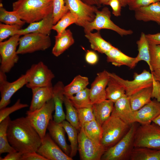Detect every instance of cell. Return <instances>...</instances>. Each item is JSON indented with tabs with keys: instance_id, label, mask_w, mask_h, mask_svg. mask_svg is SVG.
<instances>
[{
	"instance_id": "cell-24",
	"label": "cell",
	"mask_w": 160,
	"mask_h": 160,
	"mask_svg": "<svg viewBox=\"0 0 160 160\" xmlns=\"http://www.w3.org/2000/svg\"><path fill=\"white\" fill-rule=\"evenodd\" d=\"M105 55L107 61L116 66L125 65L132 69L136 65L135 63V57L126 55L114 46Z\"/></svg>"
},
{
	"instance_id": "cell-31",
	"label": "cell",
	"mask_w": 160,
	"mask_h": 160,
	"mask_svg": "<svg viewBox=\"0 0 160 160\" xmlns=\"http://www.w3.org/2000/svg\"><path fill=\"white\" fill-rule=\"evenodd\" d=\"M131 160H160V149L143 147H134Z\"/></svg>"
},
{
	"instance_id": "cell-44",
	"label": "cell",
	"mask_w": 160,
	"mask_h": 160,
	"mask_svg": "<svg viewBox=\"0 0 160 160\" xmlns=\"http://www.w3.org/2000/svg\"><path fill=\"white\" fill-rule=\"evenodd\" d=\"M28 106L27 104L21 103L20 99H18L16 103L11 107H5L0 110V122L9 116L11 113Z\"/></svg>"
},
{
	"instance_id": "cell-5",
	"label": "cell",
	"mask_w": 160,
	"mask_h": 160,
	"mask_svg": "<svg viewBox=\"0 0 160 160\" xmlns=\"http://www.w3.org/2000/svg\"><path fill=\"white\" fill-rule=\"evenodd\" d=\"M134 146L160 150V127L153 122L137 127Z\"/></svg>"
},
{
	"instance_id": "cell-12",
	"label": "cell",
	"mask_w": 160,
	"mask_h": 160,
	"mask_svg": "<svg viewBox=\"0 0 160 160\" xmlns=\"http://www.w3.org/2000/svg\"><path fill=\"white\" fill-rule=\"evenodd\" d=\"M109 74L124 87L125 94L128 97L143 89L152 86L153 75L146 70L140 74L135 73L134 79L132 81L125 80L113 73L109 72Z\"/></svg>"
},
{
	"instance_id": "cell-3",
	"label": "cell",
	"mask_w": 160,
	"mask_h": 160,
	"mask_svg": "<svg viewBox=\"0 0 160 160\" xmlns=\"http://www.w3.org/2000/svg\"><path fill=\"white\" fill-rule=\"evenodd\" d=\"M133 123L125 135L116 144L107 148L102 156L101 160L130 159L134 148V137L137 126Z\"/></svg>"
},
{
	"instance_id": "cell-35",
	"label": "cell",
	"mask_w": 160,
	"mask_h": 160,
	"mask_svg": "<svg viewBox=\"0 0 160 160\" xmlns=\"http://www.w3.org/2000/svg\"><path fill=\"white\" fill-rule=\"evenodd\" d=\"M86 134L98 144H101L103 130L102 126L95 119L87 122L82 127Z\"/></svg>"
},
{
	"instance_id": "cell-10",
	"label": "cell",
	"mask_w": 160,
	"mask_h": 160,
	"mask_svg": "<svg viewBox=\"0 0 160 160\" xmlns=\"http://www.w3.org/2000/svg\"><path fill=\"white\" fill-rule=\"evenodd\" d=\"M51 45L49 35L38 33H29L20 37L17 53L18 54L31 53L44 51Z\"/></svg>"
},
{
	"instance_id": "cell-56",
	"label": "cell",
	"mask_w": 160,
	"mask_h": 160,
	"mask_svg": "<svg viewBox=\"0 0 160 160\" xmlns=\"http://www.w3.org/2000/svg\"><path fill=\"white\" fill-rule=\"evenodd\" d=\"M111 0H100L101 5H107L108 3Z\"/></svg>"
},
{
	"instance_id": "cell-48",
	"label": "cell",
	"mask_w": 160,
	"mask_h": 160,
	"mask_svg": "<svg viewBox=\"0 0 160 160\" xmlns=\"http://www.w3.org/2000/svg\"><path fill=\"white\" fill-rule=\"evenodd\" d=\"M85 60L88 64L94 65L98 61V57L96 53L92 50H87L85 55Z\"/></svg>"
},
{
	"instance_id": "cell-9",
	"label": "cell",
	"mask_w": 160,
	"mask_h": 160,
	"mask_svg": "<svg viewBox=\"0 0 160 160\" xmlns=\"http://www.w3.org/2000/svg\"><path fill=\"white\" fill-rule=\"evenodd\" d=\"M20 36L16 34L6 41L0 42V71L5 73L9 72L18 62L17 49Z\"/></svg>"
},
{
	"instance_id": "cell-53",
	"label": "cell",
	"mask_w": 160,
	"mask_h": 160,
	"mask_svg": "<svg viewBox=\"0 0 160 160\" xmlns=\"http://www.w3.org/2000/svg\"><path fill=\"white\" fill-rule=\"evenodd\" d=\"M154 79L160 82V68L151 72Z\"/></svg>"
},
{
	"instance_id": "cell-1",
	"label": "cell",
	"mask_w": 160,
	"mask_h": 160,
	"mask_svg": "<svg viewBox=\"0 0 160 160\" xmlns=\"http://www.w3.org/2000/svg\"><path fill=\"white\" fill-rule=\"evenodd\" d=\"M7 135L11 145L23 154L36 152L42 143L39 135L26 116L11 120Z\"/></svg>"
},
{
	"instance_id": "cell-51",
	"label": "cell",
	"mask_w": 160,
	"mask_h": 160,
	"mask_svg": "<svg viewBox=\"0 0 160 160\" xmlns=\"http://www.w3.org/2000/svg\"><path fill=\"white\" fill-rule=\"evenodd\" d=\"M148 40L156 45H160V33L154 34H146Z\"/></svg>"
},
{
	"instance_id": "cell-49",
	"label": "cell",
	"mask_w": 160,
	"mask_h": 160,
	"mask_svg": "<svg viewBox=\"0 0 160 160\" xmlns=\"http://www.w3.org/2000/svg\"><path fill=\"white\" fill-rule=\"evenodd\" d=\"M151 98H155L160 102V82L153 78L152 84Z\"/></svg>"
},
{
	"instance_id": "cell-19",
	"label": "cell",
	"mask_w": 160,
	"mask_h": 160,
	"mask_svg": "<svg viewBox=\"0 0 160 160\" xmlns=\"http://www.w3.org/2000/svg\"><path fill=\"white\" fill-rule=\"evenodd\" d=\"M54 25L52 13L40 21L29 24L25 28L18 31L16 34L21 36L33 33L49 35Z\"/></svg>"
},
{
	"instance_id": "cell-13",
	"label": "cell",
	"mask_w": 160,
	"mask_h": 160,
	"mask_svg": "<svg viewBox=\"0 0 160 160\" xmlns=\"http://www.w3.org/2000/svg\"><path fill=\"white\" fill-rule=\"evenodd\" d=\"M64 0L69 11L77 18L76 25L84 28L94 20L98 10L96 6L88 5L81 0Z\"/></svg>"
},
{
	"instance_id": "cell-45",
	"label": "cell",
	"mask_w": 160,
	"mask_h": 160,
	"mask_svg": "<svg viewBox=\"0 0 160 160\" xmlns=\"http://www.w3.org/2000/svg\"><path fill=\"white\" fill-rule=\"evenodd\" d=\"M158 1H160V0H129L127 5L130 10L135 11L139 8Z\"/></svg>"
},
{
	"instance_id": "cell-11",
	"label": "cell",
	"mask_w": 160,
	"mask_h": 160,
	"mask_svg": "<svg viewBox=\"0 0 160 160\" xmlns=\"http://www.w3.org/2000/svg\"><path fill=\"white\" fill-rule=\"evenodd\" d=\"M78 133L79 151L81 160H100L106 148L89 137L81 127Z\"/></svg>"
},
{
	"instance_id": "cell-43",
	"label": "cell",
	"mask_w": 160,
	"mask_h": 160,
	"mask_svg": "<svg viewBox=\"0 0 160 160\" xmlns=\"http://www.w3.org/2000/svg\"><path fill=\"white\" fill-rule=\"evenodd\" d=\"M77 109L81 127L85 123L95 119L92 106Z\"/></svg>"
},
{
	"instance_id": "cell-46",
	"label": "cell",
	"mask_w": 160,
	"mask_h": 160,
	"mask_svg": "<svg viewBox=\"0 0 160 160\" xmlns=\"http://www.w3.org/2000/svg\"><path fill=\"white\" fill-rule=\"evenodd\" d=\"M107 5L110 6L112 9V14L115 16L121 15L122 5L120 0H111Z\"/></svg>"
},
{
	"instance_id": "cell-36",
	"label": "cell",
	"mask_w": 160,
	"mask_h": 160,
	"mask_svg": "<svg viewBox=\"0 0 160 160\" xmlns=\"http://www.w3.org/2000/svg\"><path fill=\"white\" fill-rule=\"evenodd\" d=\"M72 105L76 109L92 106L89 97V89L86 88L69 99Z\"/></svg>"
},
{
	"instance_id": "cell-15",
	"label": "cell",
	"mask_w": 160,
	"mask_h": 160,
	"mask_svg": "<svg viewBox=\"0 0 160 160\" xmlns=\"http://www.w3.org/2000/svg\"><path fill=\"white\" fill-rule=\"evenodd\" d=\"M36 152L47 160H72L53 140L49 133H46Z\"/></svg>"
},
{
	"instance_id": "cell-33",
	"label": "cell",
	"mask_w": 160,
	"mask_h": 160,
	"mask_svg": "<svg viewBox=\"0 0 160 160\" xmlns=\"http://www.w3.org/2000/svg\"><path fill=\"white\" fill-rule=\"evenodd\" d=\"M11 121L9 116L0 122V154L16 151L10 144L8 139L7 131Z\"/></svg>"
},
{
	"instance_id": "cell-40",
	"label": "cell",
	"mask_w": 160,
	"mask_h": 160,
	"mask_svg": "<svg viewBox=\"0 0 160 160\" xmlns=\"http://www.w3.org/2000/svg\"><path fill=\"white\" fill-rule=\"evenodd\" d=\"M150 54V69L151 71L160 68V45L149 41Z\"/></svg>"
},
{
	"instance_id": "cell-52",
	"label": "cell",
	"mask_w": 160,
	"mask_h": 160,
	"mask_svg": "<svg viewBox=\"0 0 160 160\" xmlns=\"http://www.w3.org/2000/svg\"><path fill=\"white\" fill-rule=\"evenodd\" d=\"M85 3L91 6H95L98 8L100 7L101 5L100 3V0H81Z\"/></svg>"
},
{
	"instance_id": "cell-50",
	"label": "cell",
	"mask_w": 160,
	"mask_h": 160,
	"mask_svg": "<svg viewBox=\"0 0 160 160\" xmlns=\"http://www.w3.org/2000/svg\"><path fill=\"white\" fill-rule=\"evenodd\" d=\"M23 153L16 151L8 153L4 158L0 157V160H21Z\"/></svg>"
},
{
	"instance_id": "cell-27",
	"label": "cell",
	"mask_w": 160,
	"mask_h": 160,
	"mask_svg": "<svg viewBox=\"0 0 160 160\" xmlns=\"http://www.w3.org/2000/svg\"><path fill=\"white\" fill-rule=\"evenodd\" d=\"M152 86L143 89L129 97L132 111L138 110L151 101Z\"/></svg>"
},
{
	"instance_id": "cell-26",
	"label": "cell",
	"mask_w": 160,
	"mask_h": 160,
	"mask_svg": "<svg viewBox=\"0 0 160 160\" xmlns=\"http://www.w3.org/2000/svg\"><path fill=\"white\" fill-rule=\"evenodd\" d=\"M114 103L108 99L92 105L95 120L101 126L111 116Z\"/></svg>"
},
{
	"instance_id": "cell-55",
	"label": "cell",
	"mask_w": 160,
	"mask_h": 160,
	"mask_svg": "<svg viewBox=\"0 0 160 160\" xmlns=\"http://www.w3.org/2000/svg\"><path fill=\"white\" fill-rule=\"evenodd\" d=\"M121 2L122 7H125L127 5L129 0H120Z\"/></svg>"
},
{
	"instance_id": "cell-42",
	"label": "cell",
	"mask_w": 160,
	"mask_h": 160,
	"mask_svg": "<svg viewBox=\"0 0 160 160\" xmlns=\"http://www.w3.org/2000/svg\"><path fill=\"white\" fill-rule=\"evenodd\" d=\"M22 26L18 25H8L0 23V42L3 41L10 36L16 35Z\"/></svg>"
},
{
	"instance_id": "cell-38",
	"label": "cell",
	"mask_w": 160,
	"mask_h": 160,
	"mask_svg": "<svg viewBox=\"0 0 160 160\" xmlns=\"http://www.w3.org/2000/svg\"><path fill=\"white\" fill-rule=\"evenodd\" d=\"M0 21L6 24L18 25L22 26L25 23L15 12L7 10L1 3L0 4Z\"/></svg>"
},
{
	"instance_id": "cell-20",
	"label": "cell",
	"mask_w": 160,
	"mask_h": 160,
	"mask_svg": "<svg viewBox=\"0 0 160 160\" xmlns=\"http://www.w3.org/2000/svg\"><path fill=\"white\" fill-rule=\"evenodd\" d=\"M64 85L61 81H59L53 87L52 99L55 105V113L53 120L57 123H61L65 119L63 104L64 103Z\"/></svg>"
},
{
	"instance_id": "cell-25",
	"label": "cell",
	"mask_w": 160,
	"mask_h": 160,
	"mask_svg": "<svg viewBox=\"0 0 160 160\" xmlns=\"http://www.w3.org/2000/svg\"><path fill=\"white\" fill-rule=\"evenodd\" d=\"M55 38V44L52 53L55 57L61 55L74 43L72 33L70 29L65 30L60 34L56 36Z\"/></svg>"
},
{
	"instance_id": "cell-37",
	"label": "cell",
	"mask_w": 160,
	"mask_h": 160,
	"mask_svg": "<svg viewBox=\"0 0 160 160\" xmlns=\"http://www.w3.org/2000/svg\"><path fill=\"white\" fill-rule=\"evenodd\" d=\"M64 103L66 111L65 119L77 130H79L81 127L77 109L72 105L70 100L65 96Z\"/></svg>"
},
{
	"instance_id": "cell-23",
	"label": "cell",
	"mask_w": 160,
	"mask_h": 160,
	"mask_svg": "<svg viewBox=\"0 0 160 160\" xmlns=\"http://www.w3.org/2000/svg\"><path fill=\"white\" fill-rule=\"evenodd\" d=\"M53 87V86L45 87L32 89V97L29 110L33 111L39 109L52 99Z\"/></svg>"
},
{
	"instance_id": "cell-29",
	"label": "cell",
	"mask_w": 160,
	"mask_h": 160,
	"mask_svg": "<svg viewBox=\"0 0 160 160\" xmlns=\"http://www.w3.org/2000/svg\"><path fill=\"white\" fill-rule=\"evenodd\" d=\"M89 84L88 77L81 75H77L69 84L65 86L64 95L69 99L74 95L87 88Z\"/></svg>"
},
{
	"instance_id": "cell-28",
	"label": "cell",
	"mask_w": 160,
	"mask_h": 160,
	"mask_svg": "<svg viewBox=\"0 0 160 160\" xmlns=\"http://www.w3.org/2000/svg\"><path fill=\"white\" fill-rule=\"evenodd\" d=\"M85 36L90 43L91 48L102 54H105L113 47L103 38L100 31L94 33L89 32L85 33Z\"/></svg>"
},
{
	"instance_id": "cell-21",
	"label": "cell",
	"mask_w": 160,
	"mask_h": 160,
	"mask_svg": "<svg viewBox=\"0 0 160 160\" xmlns=\"http://www.w3.org/2000/svg\"><path fill=\"white\" fill-rule=\"evenodd\" d=\"M47 129L53 140L65 154L70 156L71 147L66 141L65 131L61 123H57L52 119L49 123Z\"/></svg>"
},
{
	"instance_id": "cell-6",
	"label": "cell",
	"mask_w": 160,
	"mask_h": 160,
	"mask_svg": "<svg viewBox=\"0 0 160 160\" xmlns=\"http://www.w3.org/2000/svg\"><path fill=\"white\" fill-rule=\"evenodd\" d=\"M55 111L52 98L47 101L41 108L33 111H27L26 117L41 138L42 142L46 134L50 120L52 119V113Z\"/></svg>"
},
{
	"instance_id": "cell-17",
	"label": "cell",
	"mask_w": 160,
	"mask_h": 160,
	"mask_svg": "<svg viewBox=\"0 0 160 160\" xmlns=\"http://www.w3.org/2000/svg\"><path fill=\"white\" fill-rule=\"evenodd\" d=\"M134 113L135 122L150 124L160 115V102L155 99Z\"/></svg>"
},
{
	"instance_id": "cell-18",
	"label": "cell",
	"mask_w": 160,
	"mask_h": 160,
	"mask_svg": "<svg viewBox=\"0 0 160 160\" xmlns=\"http://www.w3.org/2000/svg\"><path fill=\"white\" fill-rule=\"evenodd\" d=\"M111 115L119 118L129 125L135 123L134 113L131 109L129 97L125 95L114 103Z\"/></svg>"
},
{
	"instance_id": "cell-8",
	"label": "cell",
	"mask_w": 160,
	"mask_h": 160,
	"mask_svg": "<svg viewBox=\"0 0 160 160\" xmlns=\"http://www.w3.org/2000/svg\"><path fill=\"white\" fill-rule=\"evenodd\" d=\"M28 83L26 85L31 89L39 87L52 86L55 75L42 62L33 64L25 73Z\"/></svg>"
},
{
	"instance_id": "cell-41",
	"label": "cell",
	"mask_w": 160,
	"mask_h": 160,
	"mask_svg": "<svg viewBox=\"0 0 160 160\" xmlns=\"http://www.w3.org/2000/svg\"><path fill=\"white\" fill-rule=\"evenodd\" d=\"M52 15L54 25L69 11L64 0H53Z\"/></svg>"
},
{
	"instance_id": "cell-22",
	"label": "cell",
	"mask_w": 160,
	"mask_h": 160,
	"mask_svg": "<svg viewBox=\"0 0 160 160\" xmlns=\"http://www.w3.org/2000/svg\"><path fill=\"white\" fill-rule=\"evenodd\" d=\"M134 11L135 16L137 20L153 21L160 25V1L141 7Z\"/></svg>"
},
{
	"instance_id": "cell-16",
	"label": "cell",
	"mask_w": 160,
	"mask_h": 160,
	"mask_svg": "<svg viewBox=\"0 0 160 160\" xmlns=\"http://www.w3.org/2000/svg\"><path fill=\"white\" fill-rule=\"evenodd\" d=\"M109 78V72L106 70L97 74L89 89V97L92 105L106 99V89Z\"/></svg>"
},
{
	"instance_id": "cell-2",
	"label": "cell",
	"mask_w": 160,
	"mask_h": 160,
	"mask_svg": "<svg viewBox=\"0 0 160 160\" xmlns=\"http://www.w3.org/2000/svg\"><path fill=\"white\" fill-rule=\"evenodd\" d=\"M53 0H17L12 4L16 12L25 23L40 21L52 13Z\"/></svg>"
},
{
	"instance_id": "cell-7",
	"label": "cell",
	"mask_w": 160,
	"mask_h": 160,
	"mask_svg": "<svg viewBox=\"0 0 160 160\" xmlns=\"http://www.w3.org/2000/svg\"><path fill=\"white\" fill-rule=\"evenodd\" d=\"M111 12L108 7H105L101 10H98L94 20L84 28V33L92 32L94 30L97 31L105 29L113 31L121 36L133 33L132 30L123 29L115 24L111 20Z\"/></svg>"
},
{
	"instance_id": "cell-47",
	"label": "cell",
	"mask_w": 160,
	"mask_h": 160,
	"mask_svg": "<svg viewBox=\"0 0 160 160\" xmlns=\"http://www.w3.org/2000/svg\"><path fill=\"white\" fill-rule=\"evenodd\" d=\"M21 160H47L36 152H33L23 154L22 156Z\"/></svg>"
},
{
	"instance_id": "cell-54",
	"label": "cell",
	"mask_w": 160,
	"mask_h": 160,
	"mask_svg": "<svg viewBox=\"0 0 160 160\" xmlns=\"http://www.w3.org/2000/svg\"><path fill=\"white\" fill-rule=\"evenodd\" d=\"M152 122L156 124L160 127V115L154 119Z\"/></svg>"
},
{
	"instance_id": "cell-4",
	"label": "cell",
	"mask_w": 160,
	"mask_h": 160,
	"mask_svg": "<svg viewBox=\"0 0 160 160\" xmlns=\"http://www.w3.org/2000/svg\"><path fill=\"white\" fill-rule=\"evenodd\" d=\"M130 126L119 118L111 115L102 125L101 144L106 149L113 146L125 135Z\"/></svg>"
},
{
	"instance_id": "cell-30",
	"label": "cell",
	"mask_w": 160,
	"mask_h": 160,
	"mask_svg": "<svg viewBox=\"0 0 160 160\" xmlns=\"http://www.w3.org/2000/svg\"><path fill=\"white\" fill-rule=\"evenodd\" d=\"M109 76L106 89V99L114 103L126 95L125 90L124 87L114 78L110 75Z\"/></svg>"
},
{
	"instance_id": "cell-39",
	"label": "cell",
	"mask_w": 160,
	"mask_h": 160,
	"mask_svg": "<svg viewBox=\"0 0 160 160\" xmlns=\"http://www.w3.org/2000/svg\"><path fill=\"white\" fill-rule=\"evenodd\" d=\"M77 17L69 11L63 16L52 27V30L56 31L57 35H60L66 30L67 28L73 23H77Z\"/></svg>"
},
{
	"instance_id": "cell-34",
	"label": "cell",
	"mask_w": 160,
	"mask_h": 160,
	"mask_svg": "<svg viewBox=\"0 0 160 160\" xmlns=\"http://www.w3.org/2000/svg\"><path fill=\"white\" fill-rule=\"evenodd\" d=\"M61 123L67 134L70 143V156L73 158L76 156L78 151V133L77 130L67 121L64 120Z\"/></svg>"
},
{
	"instance_id": "cell-14",
	"label": "cell",
	"mask_w": 160,
	"mask_h": 160,
	"mask_svg": "<svg viewBox=\"0 0 160 160\" xmlns=\"http://www.w3.org/2000/svg\"><path fill=\"white\" fill-rule=\"evenodd\" d=\"M27 83L25 73L15 81L9 82L7 81L6 73L0 71V110L6 107L10 103L13 95Z\"/></svg>"
},
{
	"instance_id": "cell-32",
	"label": "cell",
	"mask_w": 160,
	"mask_h": 160,
	"mask_svg": "<svg viewBox=\"0 0 160 160\" xmlns=\"http://www.w3.org/2000/svg\"><path fill=\"white\" fill-rule=\"evenodd\" d=\"M136 43L138 51V54L135 57V63L136 65L141 60L145 61L148 64L150 69V54L149 41L146 34L142 32L139 39Z\"/></svg>"
}]
</instances>
